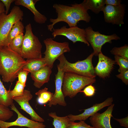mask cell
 Here are the masks:
<instances>
[{"instance_id": "cell-36", "label": "cell", "mask_w": 128, "mask_h": 128, "mask_svg": "<svg viewBox=\"0 0 128 128\" xmlns=\"http://www.w3.org/2000/svg\"><path fill=\"white\" fill-rule=\"evenodd\" d=\"M3 3L6 8V11L5 13L6 14H8L9 11L10 5L11 3L15 1V0H0Z\"/></svg>"}, {"instance_id": "cell-4", "label": "cell", "mask_w": 128, "mask_h": 128, "mask_svg": "<svg viewBox=\"0 0 128 128\" xmlns=\"http://www.w3.org/2000/svg\"><path fill=\"white\" fill-rule=\"evenodd\" d=\"M20 55L24 59H39L42 58V45L38 38L32 32L30 23L25 27Z\"/></svg>"}, {"instance_id": "cell-8", "label": "cell", "mask_w": 128, "mask_h": 128, "mask_svg": "<svg viewBox=\"0 0 128 128\" xmlns=\"http://www.w3.org/2000/svg\"><path fill=\"white\" fill-rule=\"evenodd\" d=\"M52 34L54 38L58 36H63L72 41L73 43L80 41L86 44L88 46H90L86 39L85 29L80 28L77 26L67 28L65 26L60 28L54 29Z\"/></svg>"}, {"instance_id": "cell-26", "label": "cell", "mask_w": 128, "mask_h": 128, "mask_svg": "<svg viewBox=\"0 0 128 128\" xmlns=\"http://www.w3.org/2000/svg\"><path fill=\"white\" fill-rule=\"evenodd\" d=\"M24 35L21 33L14 38L11 41L8 46L12 50L20 55Z\"/></svg>"}, {"instance_id": "cell-19", "label": "cell", "mask_w": 128, "mask_h": 128, "mask_svg": "<svg viewBox=\"0 0 128 128\" xmlns=\"http://www.w3.org/2000/svg\"><path fill=\"white\" fill-rule=\"evenodd\" d=\"M39 1L38 0H16L15 4L26 8L32 12L34 15V19L37 23L40 24L45 23L47 20V17L39 12L36 8L35 4Z\"/></svg>"}, {"instance_id": "cell-25", "label": "cell", "mask_w": 128, "mask_h": 128, "mask_svg": "<svg viewBox=\"0 0 128 128\" xmlns=\"http://www.w3.org/2000/svg\"><path fill=\"white\" fill-rule=\"evenodd\" d=\"M46 87L39 90L36 93L38 97L37 101L39 104L42 105L49 102L51 99L54 93L48 91Z\"/></svg>"}, {"instance_id": "cell-5", "label": "cell", "mask_w": 128, "mask_h": 128, "mask_svg": "<svg viewBox=\"0 0 128 128\" xmlns=\"http://www.w3.org/2000/svg\"><path fill=\"white\" fill-rule=\"evenodd\" d=\"M23 13L20 8L14 6L10 13L6 14L5 12L0 15V46H6L8 35L14 24L22 21Z\"/></svg>"}, {"instance_id": "cell-23", "label": "cell", "mask_w": 128, "mask_h": 128, "mask_svg": "<svg viewBox=\"0 0 128 128\" xmlns=\"http://www.w3.org/2000/svg\"><path fill=\"white\" fill-rule=\"evenodd\" d=\"M24 27L21 21L16 23L13 25L7 37L6 46H8L12 40L21 33L24 32Z\"/></svg>"}, {"instance_id": "cell-27", "label": "cell", "mask_w": 128, "mask_h": 128, "mask_svg": "<svg viewBox=\"0 0 128 128\" xmlns=\"http://www.w3.org/2000/svg\"><path fill=\"white\" fill-rule=\"evenodd\" d=\"M110 52L115 55L122 57L128 59V46L127 45L120 47H114L110 51Z\"/></svg>"}, {"instance_id": "cell-11", "label": "cell", "mask_w": 128, "mask_h": 128, "mask_svg": "<svg viewBox=\"0 0 128 128\" xmlns=\"http://www.w3.org/2000/svg\"><path fill=\"white\" fill-rule=\"evenodd\" d=\"M32 97L30 91L24 89L22 95L14 97L12 99L19 104L21 109L30 116L31 120L36 122L43 123L45 122L44 119L37 114L29 103V101L32 99Z\"/></svg>"}, {"instance_id": "cell-12", "label": "cell", "mask_w": 128, "mask_h": 128, "mask_svg": "<svg viewBox=\"0 0 128 128\" xmlns=\"http://www.w3.org/2000/svg\"><path fill=\"white\" fill-rule=\"evenodd\" d=\"M114 105L112 104L103 113L97 112L90 117V122L94 128H112L110 120Z\"/></svg>"}, {"instance_id": "cell-17", "label": "cell", "mask_w": 128, "mask_h": 128, "mask_svg": "<svg viewBox=\"0 0 128 128\" xmlns=\"http://www.w3.org/2000/svg\"><path fill=\"white\" fill-rule=\"evenodd\" d=\"M53 7L55 9L57 14V17L56 19L50 18V21L52 23L47 25L48 29L49 31L53 32L54 29V25L60 22H64L66 23L69 27L77 26L78 22L61 9L58 6V4H54Z\"/></svg>"}, {"instance_id": "cell-29", "label": "cell", "mask_w": 128, "mask_h": 128, "mask_svg": "<svg viewBox=\"0 0 128 128\" xmlns=\"http://www.w3.org/2000/svg\"><path fill=\"white\" fill-rule=\"evenodd\" d=\"M13 115V112L8 107L0 104V120L5 121Z\"/></svg>"}, {"instance_id": "cell-28", "label": "cell", "mask_w": 128, "mask_h": 128, "mask_svg": "<svg viewBox=\"0 0 128 128\" xmlns=\"http://www.w3.org/2000/svg\"><path fill=\"white\" fill-rule=\"evenodd\" d=\"M26 86L17 81L14 89L11 90H9L10 97L12 99L14 97L22 95L24 90V87Z\"/></svg>"}, {"instance_id": "cell-15", "label": "cell", "mask_w": 128, "mask_h": 128, "mask_svg": "<svg viewBox=\"0 0 128 128\" xmlns=\"http://www.w3.org/2000/svg\"><path fill=\"white\" fill-rule=\"evenodd\" d=\"M98 62L94 68L95 74L100 77L105 78L108 77L114 68V60L104 55L102 52L98 55Z\"/></svg>"}, {"instance_id": "cell-14", "label": "cell", "mask_w": 128, "mask_h": 128, "mask_svg": "<svg viewBox=\"0 0 128 128\" xmlns=\"http://www.w3.org/2000/svg\"><path fill=\"white\" fill-rule=\"evenodd\" d=\"M58 72L55 75V91L52 97L48 104L49 107L52 105H59L65 106L67 103L64 99L62 91L63 80L64 72L57 66Z\"/></svg>"}, {"instance_id": "cell-3", "label": "cell", "mask_w": 128, "mask_h": 128, "mask_svg": "<svg viewBox=\"0 0 128 128\" xmlns=\"http://www.w3.org/2000/svg\"><path fill=\"white\" fill-rule=\"evenodd\" d=\"M95 78L86 77L77 74L64 73L62 91L64 97H75L85 87L95 82Z\"/></svg>"}, {"instance_id": "cell-40", "label": "cell", "mask_w": 128, "mask_h": 128, "mask_svg": "<svg viewBox=\"0 0 128 128\" xmlns=\"http://www.w3.org/2000/svg\"></svg>"}, {"instance_id": "cell-13", "label": "cell", "mask_w": 128, "mask_h": 128, "mask_svg": "<svg viewBox=\"0 0 128 128\" xmlns=\"http://www.w3.org/2000/svg\"><path fill=\"white\" fill-rule=\"evenodd\" d=\"M58 4L61 9L78 22L80 21H83L87 23L91 20V17L87 11L81 4L75 3L69 5L70 6Z\"/></svg>"}, {"instance_id": "cell-24", "label": "cell", "mask_w": 128, "mask_h": 128, "mask_svg": "<svg viewBox=\"0 0 128 128\" xmlns=\"http://www.w3.org/2000/svg\"><path fill=\"white\" fill-rule=\"evenodd\" d=\"M13 101L10 97L9 90L5 88L0 78V104L8 107L14 104Z\"/></svg>"}, {"instance_id": "cell-38", "label": "cell", "mask_w": 128, "mask_h": 128, "mask_svg": "<svg viewBox=\"0 0 128 128\" xmlns=\"http://www.w3.org/2000/svg\"><path fill=\"white\" fill-rule=\"evenodd\" d=\"M4 6L3 3L0 0V15L5 12Z\"/></svg>"}, {"instance_id": "cell-39", "label": "cell", "mask_w": 128, "mask_h": 128, "mask_svg": "<svg viewBox=\"0 0 128 128\" xmlns=\"http://www.w3.org/2000/svg\"><path fill=\"white\" fill-rule=\"evenodd\" d=\"M2 46H0V49L2 47Z\"/></svg>"}, {"instance_id": "cell-31", "label": "cell", "mask_w": 128, "mask_h": 128, "mask_svg": "<svg viewBox=\"0 0 128 128\" xmlns=\"http://www.w3.org/2000/svg\"><path fill=\"white\" fill-rule=\"evenodd\" d=\"M67 128H94L86 123L84 120L78 122L70 121Z\"/></svg>"}, {"instance_id": "cell-35", "label": "cell", "mask_w": 128, "mask_h": 128, "mask_svg": "<svg viewBox=\"0 0 128 128\" xmlns=\"http://www.w3.org/2000/svg\"><path fill=\"white\" fill-rule=\"evenodd\" d=\"M115 120L118 122L121 126L125 128H128V116L122 119H117L113 118Z\"/></svg>"}, {"instance_id": "cell-37", "label": "cell", "mask_w": 128, "mask_h": 128, "mask_svg": "<svg viewBox=\"0 0 128 128\" xmlns=\"http://www.w3.org/2000/svg\"><path fill=\"white\" fill-rule=\"evenodd\" d=\"M121 0H105V5L113 6H118L121 4Z\"/></svg>"}, {"instance_id": "cell-34", "label": "cell", "mask_w": 128, "mask_h": 128, "mask_svg": "<svg viewBox=\"0 0 128 128\" xmlns=\"http://www.w3.org/2000/svg\"><path fill=\"white\" fill-rule=\"evenodd\" d=\"M116 76L117 77L121 80L126 85H128V70L121 72L120 74Z\"/></svg>"}, {"instance_id": "cell-18", "label": "cell", "mask_w": 128, "mask_h": 128, "mask_svg": "<svg viewBox=\"0 0 128 128\" xmlns=\"http://www.w3.org/2000/svg\"><path fill=\"white\" fill-rule=\"evenodd\" d=\"M52 72L51 69L46 65L35 72L31 73V77L34 81V86L40 88L45 83L48 82Z\"/></svg>"}, {"instance_id": "cell-20", "label": "cell", "mask_w": 128, "mask_h": 128, "mask_svg": "<svg viewBox=\"0 0 128 128\" xmlns=\"http://www.w3.org/2000/svg\"><path fill=\"white\" fill-rule=\"evenodd\" d=\"M47 65L44 57L27 59L22 70L32 73L35 72Z\"/></svg>"}, {"instance_id": "cell-2", "label": "cell", "mask_w": 128, "mask_h": 128, "mask_svg": "<svg viewBox=\"0 0 128 128\" xmlns=\"http://www.w3.org/2000/svg\"><path fill=\"white\" fill-rule=\"evenodd\" d=\"M94 55L92 52L85 59L71 63L67 60L63 54L57 59L59 61L57 66L65 73H71L87 77L95 78L96 75L92 63Z\"/></svg>"}, {"instance_id": "cell-22", "label": "cell", "mask_w": 128, "mask_h": 128, "mask_svg": "<svg viewBox=\"0 0 128 128\" xmlns=\"http://www.w3.org/2000/svg\"><path fill=\"white\" fill-rule=\"evenodd\" d=\"M48 115L53 119L52 124L55 128H67L70 121L67 115L59 117L55 112H51Z\"/></svg>"}, {"instance_id": "cell-32", "label": "cell", "mask_w": 128, "mask_h": 128, "mask_svg": "<svg viewBox=\"0 0 128 128\" xmlns=\"http://www.w3.org/2000/svg\"><path fill=\"white\" fill-rule=\"evenodd\" d=\"M96 91L94 87L92 85H90L85 87L83 91H81L80 92H83L86 96L89 97L93 96L95 93Z\"/></svg>"}, {"instance_id": "cell-6", "label": "cell", "mask_w": 128, "mask_h": 128, "mask_svg": "<svg viewBox=\"0 0 128 128\" xmlns=\"http://www.w3.org/2000/svg\"><path fill=\"white\" fill-rule=\"evenodd\" d=\"M43 42L46 47L44 58L47 65L51 69L54 62L60 56L70 50L68 42H58L51 38H46Z\"/></svg>"}, {"instance_id": "cell-33", "label": "cell", "mask_w": 128, "mask_h": 128, "mask_svg": "<svg viewBox=\"0 0 128 128\" xmlns=\"http://www.w3.org/2000/svg\"><path fill=\"white\" fill-rule=\"evenodd\" d=\"M29 73V72L27 71L22 70L18 75V81L21 84L26 86L27 76Z\"/></svg>"}, {"instance_id": "cell-1", "label": "cell", "mask_w": 128, "mask_h": 128, "mask_svg": "<svg viewBox=\"0 0 128 128\" xmlns=\"http://www.w3.org/2000/svg\"><path fill=\"white\" fill-rule=\"evenodd\" d=\"M26 62L20 55L8 46L0 49V75L3 81L12 82L17 77Z\"/></svg>"}, {"instance_id": "cell-7", "label": "cell", "mask_w": 128, "mask_h": 128, "mask_svg": "<svg viewBox=\"0 0 128 128\" xmlns=\"http://www.w3.org/2000/svg\"><path fill=\"white\" fill-rule=\"evenodd\" d=\"M86 39L92 46L94 55L98 56L101 52L102 46L105 43H112L113 40L120 39L119 37L115 33L111 35L101 34L98 31H94L91 27H86L85 29Z\"/></svg>"}, {"instance_id": "cell-16", "label": "cell", "mask_w": 128, "mask_h": 128, "mask_svg": "<svg viewBox=\"0 0 128 128\" xmlns=\"http://www.w3.org/2000/svg\"><path fill=\"white\" fill-rule=\"evenodd\" d=\"M113 101L112 97H109L102 103L96 104L91 107L84 110V112L81 114L77 115L70 114L67 116L71 121H74L77 120L85 121L104 107L111 105Z\"/></svg>"}, {"instance_id": "cell-10", "label": "cell", "mask_w": 128, "mask_h": 128, "mask_svg": "<svg viewBox=\"0 0 128 128\" xmlns=\"http://www.w3.org/2000/svg\"><path fill=\"white\" fill-rule=\"evenodd\" d=\"M10 107L11 110L17 114L18 118L14 121L7 122L0 120V128H8L14 126L24 127L29 128H46L42 122L35 121L29 119L22 114L17 109L14 103Z\"/></svg>"}, {"instance_id": "cell-30", "label": "cell", "mask_w": 128, "mask_h": 128, "mask_svg": "<svg viewBox=\"0 0 128 128\" xmlns=\"http://www.w3.org/2000/svg\"><path fill=\"white\" fill-rule=\"evenodd\" d=\"M115 61L118 64L119 68L118 70L120 73L128 70V59L124 58L115 55Z\"/></svg>"}, {"instance_id": "cell-9", "label": "cell", "mask_w": 128, "mask_h": 128, "mask_svg": "<svg viewBox=\"0 0 128 128\" xmlns=\"http://www.w3.org/2000/svg\"><path fill=\"white\" fill-rule=\"evenodd\" d=\"M125 8V5L122 4L118 6L106 5L102 11L105 21L113 25L123 24Z\"/></svg>"}, {"instance_id": "cell-21", "label": "cell", "mask_w": 128, "mask_h": 128, "mask_svg": "<svg viewBox=\"0 0 128 128\" xmlns=\"http://www.w3.org/2000/svg\"><path fill=\"white\" fill-rule=\"evenodd\" d=\"M81 4L87 11L90 10L96 14L102 11L105 5V0H84Z\"/></svg>"}]
</instances>
